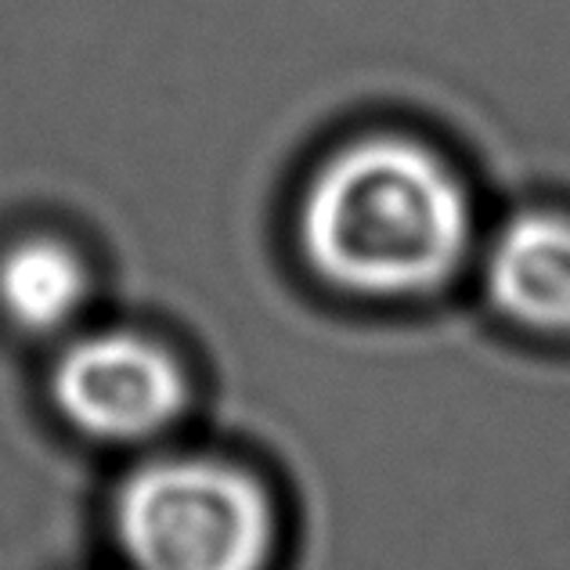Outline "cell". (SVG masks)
<instances>
[{
    "label": "cell",
    "mask_w": 570,
    "mask_h": 570,
    "mask_svg": "<svg viewBox=\"0 0 570 570\" xmlns=\"http://www.w3.org/2000/svg\"><path fill=\"white\" fill-rule=\"evenodd\" d=\"M296 243L333 289L401 299L452 282L473 249L466 185L426 145L362 138L333 153L299 195Z\"/></svg>",
    "instance_id": "1"
},
{
    "label": "cell",
    "mask_w": 570,
    "mask_h": 570,
    "mask_svg": "<svg viewBox=\"0 0 570 570\" xmlns=\"http://www.w3.org/2000/svg\"><path fill=\"white\" fill-rule=\"evenodd\" d=\"M112 520L130 570H264L275 538L257 480L203 455L148 459L119 484Z\"/></svg>",
    "instance_id": "2"
},
{
    "label": "cell",
    "mask_w": 570,
    "mask_h": 570,
    "mask_svg": "<svg viewBox=\"0 0 570 570\" xmlns=\"http://www.w3.org/2000/svg\"><path fill=\"white\" fill-rule=\"evenodd\" d=\"M51 397L95 441L138 444L163 433L188 401L174 354L138 333H83L58 354Z\"/></svg>",
    "instance_id": "3"
},
{
    "label": "cell",
    "mask_w": 570,
    "mask_h": 570,
    "mask_svg": "<svg viewBox=\"0 0 570 570\" xmlns=\"http://www.w3.org/2000/svg\"><path fill=\"white\" fill-rule=\"evenodd\" d=\"M484 289L509 322L570 336V217L549 209L509 217L488 246Z\"/></svg>",
    "instance_id": "4"
},
{
    "label": "cell",
    "mask_w": 570,
    "mask_h": 570,
    "mask_svg": "<svg viewBox=\"0 0 570 570\" xmlns=\"http://www.w3.org/2000/svg\"><path fill=\"white\" fill-rule=\"evenodd\" d=\"M91 275L72 246L29 235L0 253V311L29 336H58L80 322Z\"/></svg>",
    "instance_id": "5"
}]
</instances>
